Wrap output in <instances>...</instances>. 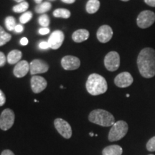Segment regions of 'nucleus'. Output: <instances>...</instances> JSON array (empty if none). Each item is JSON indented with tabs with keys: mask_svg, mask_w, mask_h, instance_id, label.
<instances>
[{
	"mask_svg": "<svg viewBox=\"0 0 155 155\" xmlns=\"http://www.w3.org/2000/svg\"><path fill=\"white\" fill-rule=\"evenodd\" d=\"M62 67L66 71H73L80 67L81 61L77 57L71 55H66L61 60Z\"/></svg>",
	"mask_w": 155,
	"mask_h": 155,
	"instance_id": "nucleus-11",
	"label": "nucleus"
},
{
	"mask_svg": "<svg viewBox=\"0 0 155 155\" xmlns=\"http://www.w3.org/2000/svg\"><path fill=\"white\" fill-rule=\"evenodd\" d=\"M147 150L149 152H154L155 151V136L151 138L147 143Z\"/></svg>",
	"mask_w": 155,
	"mask_h": 155,
	"instance_id": "nucleus-27",
	"label": "nucleus"
},
{
	"mask_svg": "<svg viewBox=\"0 0 155 155\" xmlns=\"http://www.w3.org/2000/svg\"><path fill=\"white\" fill-rule=\"evenodd\" d=\"M137 66L139 73L145 78H152L155 75V50L145 48L137 58Z\"/></svg>",
	"mask_w": 155,
	"mask_h": 155,
	"instance_id": "nucleus-1",
	"label": "nucleus"
},
{
	"mask_svg": "<svg viewBox=\"0 0 155 155\" xmlns=\"http://www.w3.org/2000/svg\"><path fill=\"white\" fill-rule=\"evenodd\" d=\"M35 2V3L38 4V5H39V4H41L42 0H34Z\"/></svg>",
	"mask_w": 155,
	"mask_h": 155,
	"instance_id": "nucleus-38",
	"label": "nucleus"
},
{
	"mask_svg": "<svg viewBox=\"0 0 155 155\" xmlns=\"http://www.w3.org/2000/svg\"><path fill=\"white\" fill-rule=\"evenodd\" d=\"M61 1L66 4H73V2H75V0H61Z\"/></svg>",
	"mask_w": 155,
	"mask_h": 155,
	"instance_id": "nucleus-36",
	"label": "nucleus"
},
{
	"mask_svg": "<svg viewBox=\"0 0 155 155\" xmlns=\"http://www.w3.org/2000/svg\"><path fill=\"white\" fill-rule=\"evenodd\" d=\"M144 2L150 7H155V0H144Z\"/></svg>",
	"mask_w": 155,
	"mask_h": 155,
	"instance_id": "nucleus-33",
	"label": "nucleus"
},
{
	"mask_svg": "<svg viewBox=\"0 0 155 155\" xmlns=\"http://www.w3.org/2000/svg\"><path fill=\"white\" fill-rule=\"evenodd\" d=\"M50 1H55V0H50Z\"/></svg>",
	"mask_w": 155,
	"mask_h": 155,
	"instance_id": "nucleus-43",
	"label": "nucleus"
},
{
	"mask_svg": "<svg viewBox=\"0 0 155 155\" xmlns=\"http://www.w3.org/2000/svg\"><path fill=\"white\" fill-rule=\"evenodd\" d=\"M5 25L6 28L9 31L15 30V27H16V19L15 17L9 16L5 19Z\"/></svg>",
	"mask_w": 155,
	"mask_h": 155,
	"instance_id": "nucleus-22",
	"label": "nucleus"
},
{
	"mask_svg": "<svg viewBox=\"0 0 155 155\" xmlns=\"http://www.w3.org/2000/svg\"><path fill=\"white\" fill-rule=\"evenodd\" d=\"M90 134L91 137H94V134L92 133V132H91L90 134Z\"/></svg>",
	"mask_w": 155,
	"mask_h": 155,
	"instance_id": "nucleus-40",
	"label": "nucleus"
},
{
	"mask_svg": "<svg viewBox=\"0 0 155 155\" xmlns=\"http://www.w3.org/2000/svg\"><path fill=\"white\" fill-rule=\"evenodd\" d=\"M11 38V35L7 33V32H5V33L2 35L0 36V46H2L4 45L7 43V42L10 41Z\"/></svg>",
	"mask_w": 155,
	"mask_h": 155,
	"instance_id": "nucleus-26",
	"label": "nucleus"
},
{
	"mask_svg": "<svg viewBox=\"0 0 155 155\" xmlns=\"http://www.w3.org/2000/svg\"><path fill=\"white\" fill-rule=\"evenodd\" d=\"M30 71V64L26 61H21L16 64L14 68V75L17 78H22Z\"/></svg>",
	"mask_w": 155,
	"mask_h": 155,
	"instance_id": "nucleus-15",
	"label": "nucleus"
},
{
	"mask_svg": "<svg viewBox=\"0 0 155 155\" xmlns=\"http://www.w3.org/2000/svg\"><path fill=\"white\" fill-rule=\"evenodd\" d=\"M100 7V2L98 0H89L86 4V11L89 14H94Z\"/></svg>",
	"mask_w": 155,
	"mask_h": 155,
	"instance_id": "nucleus-19",
	"label": "nucleus"
},
{
	"mask_svg": "<svg viewBox=\"0 0 155 155\" xmlns=\"http://www.w3.org/2000/svg\"><path fill=\"white\" fill-rule=\"evenodd\" d=\"M88 120L92 123L101 127H111L115 123V119L112 114L106 110L96 109L91 112Z\"/></svg>",
	"mask_w": 155,
	"mask_h": 155,
	"instance_id": "nucleus-3",
	"label": "nucleus"
},
{
	"mask_svg": "<svg viewBox=\"0 0 155 155\" xmlns=\"http://www.w3.org/2000/svg\"><path fill=\"white\" fill-rule=\"evenodd\" d=\"M53 16L55 17L68 19L71 17V12L66 9H57L53 12Z\"/></svg>",
	"mask_w": 155,
	"mask_h": 155,
	"instance_id": "nucleus-21",
	"label": "nucleus"
},
{
	"mask_svg": "<svg viewBox=\"0 0 155 155\" xmlns=\"http://www.w3.org/2000/svg\"><path fill=\"white\" fill-rule=\"evenodd\" d=\"M49 69L48 63L41 60L35 59L30 64V71L31 75L40 74L46 73Z\"/></svg>",
	"mask_w": 155,
	"mask_h": 155,
	"instance_id": "nucleus-12",
	"label": "nucleus"
},
{
	"mask_svg": "<svg viewBox=\"0 0 155 155\" xmlns=\"http://www.w3.org/2000/svg\"><path fill=\"white\" fill-rule=\"evenodd\" d=\"M150 155H154V154H150Z\"/></svg>",
	"mask_w": 155,
	"mask_h": 155,
	"instance_id": "nucleus-44",
	"label": "nucleus"
},
{
	"mask_svg": "<svg viewBox=\"0 0 155 155\" xmlns=\"http://www.w3.org/2000/svg\"><path fill=\"white\" fill-rule=\"evenodd\" d=\"M51 4L48 2H45L41 4H39L35 7V12L38 14H44L46 12L49 11L51 9Z\"/></svg>",
	"mask_w": 155,
	"mask_h": 155,
	"instance_id": "nucleus-20",
	"label": "nucleus"
},
{
	"mask_svg": "<svg viewBox=\"0 0 155 155\" xmlns=\"http://www.w3.org/2000/svg\"><path fill=\"white\" fill-rule=\"evenodd\" d=\"M104 65L108 71H116L120 66V56L116 51L109 52L104 58Z\"/></svg>",
	"mask_w": 155,
	"mask_h": 155,
	"instance_id": "nucleus-7",
	"label": "nucleus"
},
{
	"mask_svg": "<svg viewBox=\"0 0 155 155\" xmlns=\"http://www.w3.org/2000/svg\"><path fill=\"white\" fill-rule=\"evenodd\" d=\"M32 13L31 12H25L22 15H21V17H19V21L22 24H26L27 22H28L29 21L32 19Z\"/></svg>",
	"mask_w": 155,
	"mask_h": 155,
	"instance_id": "nucleus-25",
	"label": "nucleus"
},
{
	"mask_svg": "<svg viewBox=\"0 0 155 155\" xmlns=\"http://www.w3.org/2000/svg\"><path fill=\"white\" fill-rule=\"evenodd\" d=\"M47 81L44 78L38 75H34L31 78V88L35 94L42 92L47 87Z\"/></svg>",
	"mask_w": 155,
	"mask_h": 155,
	"instance_id": "nucleus-14",
	"label": "nucleus"
},
{
	"mask_svg": "<svg viewBox=\"0 0 155 155\" xmlns=\"http://www.w3.org/2000/svg\"><path fill=\"white\" fill-rule=\"evenodd\" d=\"M134 78L129 72H122L114 78V83L119 88H127L133 83Z\"/></svg>",
	"mask_w": 155,
	"mask_h": 155,
	"instance_id": "nucleus-9",
	"label": "nucleus"
},
{
	"mask_svg": "<svg viewBox=\"0 0 155 155\" xmlns=\"http://www.w3.org/2000/svg\"><path fill=\"white\" fill-rule=\"evenodd\" d=\"M5 32H6L5 31V30H4V29H3L2 27L0 26V36L2 35L5 34Z\"/></svg>",
	"mask_w": 155,
	"mask_h": 155,
	"instance_id": "nucleus-37",
	"label": "nucleus"
},
{
	"mask_svg": "<svg viewBox=\"0 0 155 155\" xmlns=\"http://www.w3.org/2000/svg\"><path fill=\"white\" fill-rule=\"evenodd\" d=\"M121 1H123V2H128V1H129V0H121Z\"/></svg>",
	"mask_w": 155,
	"mask_h": 155,
	"instance_id": "nucleus-41",
	"label": "nucleus"
},
{
	"mask_svg": "<svg viewBox=\"0 0 155 155\" xmlns=\"http://www.w3.org/2000/svg\"><path fill=\"white\" fill-rule=\"evenodd\" d=\"M20 44L22 45H27L28 44V40L26 38H22L20 40Z\"/></svg>",
	"mask_w": 155,
	"mask_h": 155,
	"instance_id": "nucleus-35",
	"label": "nucleus"
},
{
	"mask_svg": "<svg viewBox=\"0 0 155 155\" xmlns=\"http://www.w3.org/2000/svg\"><path fill=\"white\" fill-rule=\"evenodd\" d=\"M39 24L41 25L43 28H47L50 25V18L47 15L43 14L41 15L38 19Z\"/></svg>",
	"mask_w": 155,
	"mask_h": 155,
	"instance_id": "nucleus-24",
	"label": "nucleus"
},
{
	"mask_svg": "<svg viewBox=\"0 0 155 155\" xmlns=\"http://www.w3.org/2000/svg\"><path fill=\"white\" fill-rule=\"evenodd\" d=\"M96 36L99 42L102 43H106L110 41L113 37V30L108 25H102L97 31Z\"/></svg>",
	"mask_w": 155,
	"mask_h": 155,
	"instance_id": "nucleus-13",
	"label": "nucleus"
},
{
	"mask_svg": "<svg viewBox=\"0 0 155 155\" xmlns=\"http://www.w3.org/2000/svg\"><path fill=\"white\" fill-rule=\"evenodd\" d=\"M123 150L119 145H110L104 149L103 155H121Z\"/></svg>",
	"mask_w": 155,
	"mask_h": 155,
	"instance_id": "nucleus-17",
	"label": "nucleus"
},
{
	"mask_svg": "<svg viewBox=\"0 0 155 155\" xmlns=\"http://www.w3.org/2000/svg\"><path fill=\"white\" fill-rule=\"evenodd\" d=\"M22 56V52L18 50H13L9 52L8 55H7V62L9 64H17L21 60Z\"/></svg>",
	"mask_w": 155,
	"mask_h": 155,
	"instance_id": "nucleus-18",
	"label": "nucleus"
},
{
	"mask_svg": "<svg viewBox=\"0 0 155 155\" xmlns=\"http://www.w3.org/2000/svg\"><path fill=\"white\" fill-rule=\"evenodd\" d=\"M87 91L92 96H98L106 92L108 84L104 77L97 73L90 75L86 81Z\"/></svg>",
	"mask_w": 155,
	"mask_h": 155,
	"instance_id": "nucleus-2",
	"label": "nucleus"
},
{
	"mask_svg": "<svg viewBox=\"0 0 155 155\" xmlns=\"http://www.w3.org/2000/svg\"><path fill=\"white\" fill-rule=\"evenodd\" d=\"M15 2H18V3H21V2H25V0H15Z\"/></svg>",
	"mask_w": 155,
	"mask_h": 155,
	"instance_id": "nucleus-39",
	"label": "nucleus"
},
{
	"mask_svg": "<svg viewBox=\"0 0 155 155\" xmlns=\"http://www.w3.org/2000/svg\"><path fill=\"white\" fill-rule=\"evenodd\" d=\"M89 38V32L85 29H81V30H76L73 32L72 38L73 41L75 42H82L86 41Z\"/></svg>",
	"mask_w": 155,
	"mask_h": 155,
	"instance_id": "nucleus-16",
	"label": "nucleus"
},
{
	"mask_svg": "<svg viewBox=\"0 0 155 155\" xmlns=\"http://www.w3.org/2000/svg\"><path fill=\"white\" fill-rule=\"evenodd\" d=\"M39 48L42 50H46L50 48V45L48 43V42H45V41H42L39 44Z\"/></svg>",
	"mask_w": 155,
	"mask_h": 155,
	"instance_id": "nucleus-28",
	"label": "nucleus"
},
{
	"mask_svg": "<svg viewBox=\"0 0 155 155\" xmlns=\"http://www.w3.org/2000/svg\"><path fill=\"white\" fill-rule=\"evenodd\" d=\"M50 32V30L48 28H42L39 30V33L40 35H47Z\"/></svg>",
	"mask_w": 155,
	"mask_h": 155,
	"instance_id": "nucleus-31",
	"label": "nucleus"
},
{
	"mask_svg": "<svg viewBox=\"0 0 155 155\" xmlns=\"http://www.w3.org/2000/svg\"><path fill=\"white\" fill-rule=\"evenodd\" d=\"M127 97H129V94H127Z\"/></svg>",
	"mask_w": 155,
	"mask_h": 155,
	"instance_id": "nucleus-42",
	"label": "nucleus"
},
{
	"mask_svg": "<svg viewBox=\"0 0 155 155\" xmlns=\"http://www.w3.org/2000/svg\"><path fill=\"white\" fill-rule=\"evenodd\" d=\"M15 113L12 110L6 108L0 116V129L7 131L12 127L15 122Z\"/></svg>",
	"mask_w": 155,
	"mask_h": 155,
	"instance_id": "nucleus-6",
	"label": "nucleus"
},
{
	"mask_svg": "<svg viewBox=\"0 0 155 155\" xmlns=\"http://www.w3.org/2000/svg\"><path fill=\"white\" fill-rule=\"evenodd\" d=\"M155 22V14L152 11L144 10L139 13L137 19L139 28L146 29L150 28Z\"/></svg>",
	"mask_w": 155,
	"mask_h": 155,
	"instance_id": "nucleus-5",
	"label": "nucleus"
},
{
	"mask_svg": "<svg viewBox=\"0 0 155 155\" xmlns=\"http://www.w3.org/2000/svg\"><path fill=\"white\" fill-rule=\"evenodd\" d=\"M6 63L5 55L2 52H0V67H3Z\"/></svg>",
	"mask_w": 155,
	"mask_h": 155,
	"instance_id": "nucleus-30",
	"label": "nucleus"
},
{
	"mask_svg": "<svg viewBox=\"0 0 155 155\" xmlns=\"http://www.w3.org/2000/svg\"><path fill=\"white\" fill-rule=\"evenodd\" d=\"M63 32L61 30H55L50 35L49 39H48V43L50 45V48L53 50H57L63 44L64 41Z\"/></svg>",
	"mask_w": 155,
	"mask_h": 155,
	"instance_id": "nucleus-10",
	"label": "nucleus"
},
{
	"mask_svg": "<svg viewBox=\"0 0 155 155\" xmlns=\"http://www.w3.org/2000/svg\"><path fill=\"white\" fill-rule=\"evenodd\" d=\"M1 155H15V154L12 152L11 150H4L3 152H2Z\"/></svg>",
	"mask_w": 155,
	"mask_h": 155,
	"instance_id": "nucleus-34",
	"label": "nucleus"
},
{
	"mask_svg": "<svg viewBox=\"0 0 155 155\" xmlns=\"http://www.w3.org/2000/svg\"><path fill=\"white\" fill-rule=\"evenodd\" d=\"M129 127L124 121H118L114 123L108 133V140L110 141H116L124 137L127 134Z\"/></svg>",
	"mask_w": 155,
	"mask_h": 155,
	"instance_id": "nucleus-4",
	"label": "nucleus"
},
{
	"mask_svg": "<svg viewBox=\"0 0 155 155\" xmlns=\"http://www.w3.org/2000/svg\"><path fill=\"white\" fill-rule=\"evenodd\" d=\"M6 101V97L5 95L2 92V91L0 90V106H2L5 105Z\"/></svg>",
	"mask_w": 155,
	"mask_h": 155,
	"instance_id": "nucleus-29",
	"label": "nucleus"
},
{
	"mask_svg": "<svg viewBox=\"0 0 155 155\" xmlns=\"http://www.w3.org/2000/svg\"><path fill=\"white\" fill-rule=\"evenodd\" d=\"M23 30H24V28H23L22 25H17L16 27L15 28V32H17V33H19V32H22Z\"/></svg>",
	"mask_w": 155,
	"mask_h": 155,
	"instance_id": "nucleus-32",
	"label": "nucleus"
},
{
	"mask_svg": "<svg viewBox=\"0 0 155 155\" xmlns=\"http://www.w3.org/2000/svg\"><path fill=\"white\" fill-rule=\"evenodd\" d=\"M54 125L58 133L65 139H70L72 136V129L71 125L63 119H56Z\"/></svg>",
	"mask_w": 155,
	"mask_h": 155,
	"instance_id": "nucleus-8",
	"label": "nucleus"
},
{
	"mask_svg": "<svg viewBox=\"0 0 155 155\" xmlns=\"http://www.w3.org/2000/svg\"><path fill=\"white\" fill-rule=\"evenodd\" d=\"M29 7V4L27 2H22L19 3L18 5H15L13 7V11L16 13H21L26 12Z\"/></svg>",
	"mask_w": 155,
	"mask_h": 155,
	"instance_id": "nucleus-23",
	"label": "nucleus"
}]
</instances>
